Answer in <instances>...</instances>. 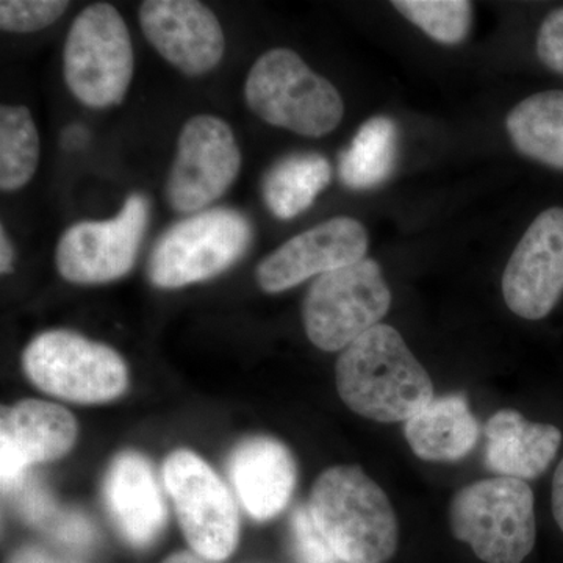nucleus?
<instances>
[{
	"instance_id": "f257e3e1",
	"label": "nucleus",
	"mask_w": 563,
	"mask_h": 563,
	"mask_svg": "<svg viewBox=\"0 0 563 563\" xmlns=\"http://www.w3.org/2000/svg\"><path fill=\"white\" fill-rule=\"evenodd\" d=\"M335 380L352 412L377 422H406L433 401L424 366L401 333L383 322L343 350Z\"/></svg>"
},
{
	"instance_id": "f03ea898",
	"label": "nucleus",
	"mask_w": 563,
	"mask_h": 563,
	"mask_svg": "<svg viewBox=\"0 0 563 563\" xmlns=\"http://www.w3.org/2000/svg\"><path fill=\"white\" fill-rule=\"evenodd\" d=\"M307 507L342 562H385L398 548V518L390 499L358 466L325 470Z\"/></svg>"
},
{
	"instance_id": "7ed1b4c3",
	"label": "nucleus",
	"mask_w": 563,
	"mask_h": 563,
	"mask_svg": "<svg viewBox=\"0 0 563 563\" xmlns=\"http://www.w3.org/2000/svg\"><path fill=\"white\" fill-rule=\"evenodd\" d=\"M244 98L261 120L298 135L320 139L343 120L342 95L296 52L276 47L252 66Z\"/></svg>"
},
{
	"instance_id": "20e7f679",
	"label": "nucleus",
	"mask_w": 563,
	"mask_h": 563,
	"mask_svg": "<svg viewBox=\"0 0 563 563\" xmlns=\"http://www.w3.org/2000/svg\"><path fill=\"white\" fill-rule=\"evenodd\" d=\"M455 539L485 563H521L536 544L533 493L525 481L493 477L463 487L450 507Z\"/></svg>"
},
{
	"instance_id": "39448f33",
	"label": "nucleus",
	"mask_w": 563,
	"mask_h": 563,
	"mask_svg": "<svg viewBox=\"0 0 563 563\" xmlns=\"http://www.w3.org/2000/svg\"><path fill=\"white\" fill-rule=\"evenodd\" d=\"M65 80L91 109H107L125 98L133 77L131 33L110 3H92L70 25L65 44Z\"/></svg>"
},
{
	"instance_id": "423d86ee",
	"label": "nucleus",
	"mask_w": 563,
	"mask_h": 563,
	"mask_svg": "<svg viewBox=\"0 0 563 563\" xmlns=\"http://www.w3.org/2000/svg\"><path fill=\"white\" fill-rule=\"evenodd\" d=\"M391 306V291L379 263L372 258L322 274L303 299L307 336L325 352L346 350L380 324Z\"/></svg>"
},
{
	"instance_id": "0eeeda50",
	"label": "nucleus",
	"mask_w": 563,
	"mask_h": 563,
	"mask_svg": "<svg viewBox=\"0 0 563 563\" xmlns=\"http://www.w3.org/2000/svg\"><path fill=\"white\" fill-rule=\"evenodd\" d=\"M251 240V222L240 211H199L163 233L151 254L150 279L158 288L211 279L239 262Z\"/></svg>"
},
{
	"instance_id": "6e6552de",
	"label": "nucleus",
	"mask_w": 563,
	"mask_h": 563,
	"mask_svg": "<svg viewBox=\"0 0 563 563\" xmlns=\"http://www.w3.org/2000/svg\"><path fill=\"white\" fill-rule=\"evenodd\" d=\"M22 368L40 390L73 402L99 404L117 399L129 385L121 355L79 333H41L25 347Z\"/></svg>"
},
{
	"instance_id": "1a4fd4ad",
	"label": "nucleus",
	"mask_w": 563,
	"mask_h": 563,
	"mask_svg": "<svg viewBox=\"0 0 563 563\" xmlns=\"http://www.w3.org/2000/svg\"><path fill=\"white\" fill-rule=\"evenodd\" d=\"M163 479L195 554L211 562L228 559L239 544V510L209 463L191 451H174L163 465Z\"/></svg>"
},
{
	"instance_id": "9d476101",
	"label": "nucleus",
	"mask_w": 563,
	"mask_h": 563,
	"mask_svg": "<svg viewBox=\"0 0 563 563\" xmlns=\"http://www.w3.org/2000/svg\"><path fill=\"white\" fill-rule=\"evenodd\" d=\"M242 168V151L228 122L199 114L184 125L166 184L169 206L195 213L220 199Z\"/></svg>"
},
{
	"instance_id": "9b49d317",
	"label": "nucleus",
	"mask_w": 563,
	"mask_h": 563,
	"mask_svg": "<svg viewBox=\"0 0 563 563\" xmlns=\"http://www.w3.org/2000/svg\"><path fill=\"white\" fill-rule=\"evenodd\" d=\"M150 201L129 196L113 220L77 222L55 252L58 273L74 284H106L131 272L150 224Z\"/></svg>"
},
{
	"instance_id": "f8f14e48",
	"label": "nucleus",
	"mask_w": 563,
	"mask_h": 563,
	"mask_svg": "<svg viewBox=\"0 0 563 563\" xmlns=\"http://www.w3.org/2000/svg\"><path fill=\"white\" fill-rule=\"evenodd\" d=\"M563 295V207L542 211L515 247L503 276L510 312L529 321L548 317Z\"/></svg>"
},
{
	"instance_id": "ddd939ff",
	"label": "nucleus",
	"mask_w": 563,
	"mask_h": 563,
	"mask_svg": "<svg viewBox=\"0 0 563 563\" xmlns=\"http://www.w3.org/2000/svg\"><path fill=\"white\" fill-rule=\"evenodd\" d=\"M368 232L358 220L336 217L292 236L257 266L263 291L290 290L313 276L335 272L365 258Z\"/></svg>"
},
{
	"instance_id": "4468645a",
	"label": "nucleus",
	"mask_w": 563,
	"mask_h": 563,
	"mask_svg": "<svg viewBox=\"0 0 563 563\" xmlns=\"http://www.w3.org/2000/svg\"><path fill=\"white\" fill-rule=\"evenodd\" d=\"M140 25L158 54L187 76L209 73L224 55L220 21L196 0H147L140 9Z\"/></svg>"
},
{
	"instance_id": "2eb2a0df",
	"label": "nucleus",
	"mask_w": 563,
	"mask_h": 563,
	"mask_svg": "<svg viewBox=\"0 0 563 563\" xmlns=\"http://www.w3.org/2000/svg\"><path fill=\"white\" fill-rule=\"evenodd\" d=\"M77 432L76 418L57 404L25 399L5 407L0 420L2 492L20 487L29 466L68 454Z\"/></svg>"
},
{
	"instance_id": "dca6fc26",
	"label": "nucleus",
	"mask_w": 563,
	"mask_h": 563,
	"mask_svg": "<svg viewBox=\"0 0 563 563\" xmlns=\"http://www.w3.org/2000/svg\"><path fill=\"white\" fill-rule=\"evenodd\" d=\"M229 474L240 501L255 520L276 517L295 490V459L284 443L272 437L243 440L233 450Z\"/></svg>"
},
{
	"instance_id": "f3484780",
	"label": "nucleus",
	"mask_w": 563,
	"mask_h": 563,
	"mask_svg": "<svg viewBox=\"0 0 563 563\" xmlns=\"http://www.w3.org/2000/svg\"><path fill=\"white\" fill-rule=\"evenodd\" d=\"M103 496L129 543L144 548L157 539L166 523V506L146 457L132 451L118 455L107 472Z\"/></svg>"
},
{
	"instance_id": "a211bd4d",
	"label": "nucleus",
	"mask_w": 563,
	"mask_h": 563,
	"mask_svg": "<svg viewBox=\"0 0 563 563\" xmlns=\"http://www.w3.org/2000/svg\"><path fill=\"white\" fill-rule=\"evenodd\" d=\"M485 465L512 479L542 476L562 444V432L553 424L526 420L515 410H499L485 426Z\"/></svg>"
},
{
	"instance_id": "6ab92c4d",
	"label": "nucleus",
	"mask_w": 563,
	"mask_h": 563,
	"mask_svg": "<svg viewBox=\"0 0 563 563\" xmlns=\"http://www.w3.org/2000/svg\"><path fill=\"white\" fill-rule=\"evenodd\" d=\"M407 443L428 462H457L476 446L479 424L463 395L433 399L404 424Z\"/></svg>"
},
{
	"instance_id": "aec40b11",
	"label": "nucleus",
	"mask_w": 563,
	"mask_h": 563,
	"mask_svg": "<svg viewBox=\"0 0 563 563\" xmlns=\"http://www.w3.org/2000/svg\"><path fill=\"white\" fill-rule=\"evenodd\" d=\"M506 128L520 154L563 172V90L529 96L507 114Z\"/></svg>"
},
{
	"instance_id": "412c9836",
	"label": "nucleus",
	"mask_w": 563,
	"mask_h": 563,
	"mask_svg": "<svg viewBox=\"0 0 563 563\" xmlns=\"http://www.w3.org/2000/svg\"><path fill=\"white\" fill-rule=\"evenodd\" d=\"M332 179L328 158L314 152H302L282 158L266 174L263 198L279 220H291L309 209Z\"/></svg>"
},
{
	"instance_id": "4be33fe9",
	"label": "nucleus",
	"mask_w": 563,
	"mask_h": 563,
	"mask_svg": "<svg viewBox=\"0 0 563 563\" xmlns=\"http://www.w3.org/2000/svg\"><path fill=\"white\" fill-rule=\"evenodd\" d=\"M398 157V128L387 117L363 122L340 157V179L351 190H373L388 180Z\"/></svg>"
},
{
	"instance_id": "5701e85b",
	"label": "nucleus",
	"mask_w": 563,
	"mask_h": 563,
	"mask_svg": "<svg viewBox=\"0 0 563 563\" xmlns=\"http://www.w3.org/2000/svg\"><path fill=\"white\" fill-rule=\"evenodd\" d=\"M40 163V135L24 106L0 109V188L20 190L35 176Z\"/></svg>"
},
{
	"instance_id": "b1692460",
	"label": "nucleus",
	"mask_w": 563,
	"mask_h": 563,
	"mask_svg": "<svg viewBox=\"0 0 563 563\" xmlns=\"http://www.w3.org/2000/svg\"><path fill=\"white\" fill-rule=\"evenodd\" d=\"M391 5L426 35L448 46L461 44L472 29L473 3L466 0H396Z\"/></svg>"
},
{
	"instance_id": "393cba45",
	"label": "nucleus",
	"mask_w": 563,
	"mask_h": 563,
	"mask_svg": "<svg viewBox=\"0 0 563 563\" xmlns=\"http://www.w3.org/2000/svg\"><path fill=\"white\" fill-rule=\"evenodd\" d=\"M68 7L60 0H2L0 27L14 33L43 31L60 20Z\"/></svg>"
},
{
	"instance_id": "a878e982",
	"label": "nucleus",
	"mask_w": 563,
	"mask_h": 563,
	"mask_svg": "<svg viewBox=\"0 0 563 563\" xmlns=\"http://www.w3.org/2000/svg\"><path fill=\"white\" fill-rule=\"evenodd\" d=\"M291 543L298 563H339L331 544L314 523L309 507L299 506L291 515Z\"/></svg>"
},
{
	"instance_id": "bb28decb",
	"label": "nucleus",
	"mask_w": 563,
	"mask_h": 563,
	"mask_svg": "<svg viewBox=\"0 0 563 563\" xmlns=\"http://www.w3.org/2000/svg\"><path fill=\"white\" fill-rule=\"evenodd\" d=\"M537 55L548 69L563 76V7L551 11L540 25Z\"/></svg>"
},
{
	"instance_id": "cd10ccee",
	"label": "nucleus",
	"mask_w": 563,
	"mask_h": 563,
	"mask_svg": "<svg viewBox=\"0 0 563 563\" xmlns=\"http://www.w3.org/2000/svg\"><path fill=\"white\" fill-rule=\"evenodd\" d=\"M20 509L32 523H46L54 514L51 496L38 483H22Z\"/></svg>"
},
{
	"instance_id": "c85d7f7f",
	"label": "nucleus",
	"mask_w": 563,
	"mask_h": 563,
	"mask_svg": "<svg viewBox=\"0 0 563 563\" xmlns=\"http://www.w3.org/2000/svg\"><path fill=\"white\" fill-rule=\"evenodd\" d=\"M52 532L65 543L85 547L92 542L91 525L77 514H66L52 523Z\"/></svg>"
},
{
	"instance_id": "c756f323",
	"label": "nucleus",
	"mask_w": 563,
	"mask_h": 563,
	"mask_svg": "<svg viewBox=\"0 0 563 563\" xmlns=\"http://www.w3.org/2000/svg\"><path fill=\"white\" fill-rule=\"evenodd\" d=\"M553 514L555 523L559 525L563 532V459L559 463L553 479Z\"/></svg>"
},
{
	"instance_id": "7c9ffc66",
	"label": "nucleus",
	"mask_w": 563,
	"mask_h": 563,
	"mask_svg": "<svg viewBox=\"0 0 563 563\" xmlns=\"http://www.w3.org/2000/svg\"><path fill=\"white\" fill-rule=\"evenodd\" d=\"M14 251L5 228L0 229V273L9 274L13 272Z\"/></svg>"
},
{
	"instance_id": "2f4dec72",
	"label": "nucleus",
	"mask_w": 563,
	"mask_h": 563,
	"mask_svg": "<svg viewBox=\"0 0 563 563\" xmlns=\"http://www.w3.org/2000/svg\"><path fill=\"white\" fill-rule=\"evenodd\" d=\"M11 563H69L55 561L49 554L43 553L40 550H24L16 554Z\"/></svg>"
},
{
	"instance_id": "473e14b6",
	"label": "nucleus",
	"mask_w": 563,
	"mask_h": 563,
	"mask_svg": "<svg viewBox=\"0 0 563 563\" xmlns=\"http://www.w3.org/2000/svg\"><path fill=\"white\" fill-rule=\"evenodd\" d=\"M163 563H213L211 561H207V559L201 558L198 554L191 553H177L169 555Z\"/></svg>"
},
{
	"instance_id": "72a5a7b5",
	"label": "nucleus",
	"mask_w": 563,
	"mask_h": 563,
	"mask_svg": "<svg viewBox=\"0 0 563 563\" xmlns=\"http://www.w3.org/2000/svg\"><path fill=\"white\" fill-rule=\"evenodd\" d=\"M65 144L68 147L74 146H80L81 143H84V140H81V136L87 135L84 131H81L80 128L77 129H70V131L65 133Z\"/></svg>"
}]
</instances>
